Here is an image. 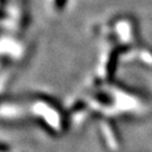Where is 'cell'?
I'll list each match as a JSON object with an SVG mask.
<instances>
[{"instance_id":"cell-1","label":"cell","mask_w":152,"mask_h":152,"mask_svg":"<svg viewBox=\"0 0 152 152\" xmlns=\"http://www.w3.org/2000/svg\"><path fill=\"white\" fill-rule=\"evenodd\" d=\"M9 150V147L7 144H4V143H0V152H7Z\"/></svg>"}]
</instances>
